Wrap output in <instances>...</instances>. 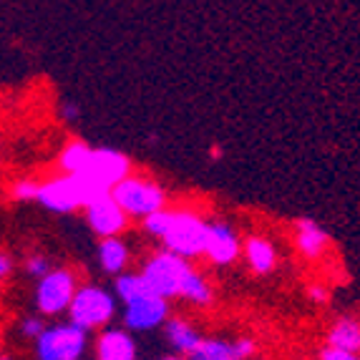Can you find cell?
<instances>
[{
	"instance_id": "obj_1",
	"label": "cell",
	"mask_w": 360,
	"mask_h": 360,
	"mask_svg": "<svg viewBox=\"0 0 360 360\" xmlns=\"http://www.w3.org/2000/svg\"><path fill=\"white\" fill-rule=\"evenodd\" d=\"M106 194L111 192L89 176H58V179L41 184L38 202L51 212H73L78 207L94 205L96 199L106 197Z\"/></svg>"
},
{
	"instance_id": "obj_2",
	"label": "cell",
	"mask_w": 360,
	"mask_h": 360,
	"mask_svg": "<svg viewBox=\"0 0 360 360\" xmlns=\"http://www.w3.org/2000/svg\"><path fill=\"white\" fill-rule=\"evenodd\" d=\"M111 199L127 212V217H144L146 219L156 212L167 210L164 189L144 176H129L121 184H116L111 189Z\"/></svg>"
},
{
	"instance_id": "obj_3",
	"label": "cell",
	"mask_w": 360,
	"mask_h": 360,
	"mask_svg": "<svg viewBox=\"0 0 360 360\" xmlns=\"http://www.w3.org/2000/svg\"><path fill=\"white\" fill-rule=\"evenodd\" d=\"M207 224L210 222H205L202 217L192 214V212H172V222L162 237L167 252L186 259V262L205 255Z\"/></svg>"
},
{
	"instance_id": "obj_4",
	"label": "cell",
	"mask_w": 360,
	"mask_h": 360,
	"mask_svg": "<svg viewBox=\"0 0 360 360\" xmlns=\"http://www.w3.org/2000/svg\"><path fill=\"white\" fill-rule=\"evenodd\" d=\"M189 272H192V264L164 250V252L154 255V257L144 264L141 277H144L146 288H149V292L154 295V297L169 300V297H179L181 285H184Z\"/></svg>"
},
{
	"instance_id": "obj_5",
	"label": "cell",
	"mask_w": 360,
	"mask_h": 360,
	"mask_svg": "<svg viewBox=\"0 0 360 360\" xmlns=\"http://www.w3.org/2000/svg\"><path fill=\"white\" fill-rule=\"evenodd\" d=\"M116 312V300L114 295L106 292L103 288L96 285H86V288H78L73 295V302L68 307V323L78 325L81 330H94V328H101L108 320L114 318Z\"/></svg>"
},
{
	"instance_id": "obj_6",
	"label": "cell",
	"mask_w": 360,
	"mask_h": 360,
	"mask_svg": "<svg viewBox=\"0 0 360 360\" xmlns=\"http://www.w3.org/2000/svg\"><path fill=\"white\" fill-rule=\"evenodd\" d=\"M86 340L89 335L78 325H53L36 340V355L38 360H78L86 350Z\"/></svg>"
},
{
	"instance_id": "obj_7",
	"label": "cell",
	"mask_w": 360,
	"mask_h": 360,
	"mask_svg": "<svg viewBox=\"0 0 360 360\" xmlns=\"http://www.w3.org/2000/svg\"><path fill=\"white\" fill-rule=\"evenodd\" d=\"M76 277L71 270H51L49 275L38 280L36 305L43 315H58L68 310L76 295Z\"/></svg>"
},
{
	"instance_id": "obj_8",
	"label": "cell",
	"mask_w": 360,
	"mask_h": 360,
	"mask_svg": "<svg viewBox=\"0 0 360 360\" xmlns=\"http://www.w3.org/2000/svg\"><path fill=\"white\" fill-rule=\"evenodd\" d=\"M84 176H89V179H94L96 184L111 192L116 184L131 176V159L116 149H94L89 172Z\"/></svg>"
},
{
	"instance_id": "obj_9",
	"label": "cell",
	"mask_w": 360,
	"mask_h": 360,
	"mask_svg": "<svg viewBox=\"0 0 360 360\" xmlns=\"http://www.w3.org/2000/svg\"><path fill=\"white\" fill-rule=\"evenodd\" d=\"M86 222H89V227L94 229L98 237L114 240L116 234H121L127 229L129 217H127V212L111 199V194H106V197L96 199L94 205L86 207Z\"/></svg>"
},
{
	"instance_id": "obj_10",
	"label": "cell",
	"mask_w": 360,
	"mask_h": 360,
	"mask_svg": "<svg viewBox=\"0 0 360 360\" xmlns=\"http://www.w3.org/2000/svg\"><path fill=\"white\" fill-rule=\"evenodd\" d=\"M205 255L214 264H232L240 257V237L227 222H210L207 224V242Z\"/></svg>"
},
{
	"instance_id": "obj_11",
	"label": "cell",
	"mask_w": 360,
	"mask_h": 360,
	"mask_svg": "<svg viewBox=\"0 0 360 360\" xmlns=\"http://www.w3.org/2000/svg\"><path fill=\"white\" fill-rule=\"evenodd\" d=\"M169 315V302L162 300V297H141V300L127 305V312H124V323H127L129 330H154L162 323H167Z\"/></svg>"
},
{
	"instance_id": "obj_12",
	"label": "cell",
	"mask_w": 360,
	"mask_h": 360,
	"mask_svg": "<svg viewBox=\"0 0 360 360\" xmlns=\"http://www.w3.org/2000/svg\"><path fill=\"white\" fill-rule=\"evenodd\" d=\"M295 245H297V250L307 259H318L328 250V245H330V237H328V232L315 219L302 217L295 224Z\"/></svg>"
},
{
	"instance_id": "obj_13",
	"label": "cell",
	"mask_w": 360,
	"mask_h": 360,
	"mask_svg": "<svg viewBox=\"0 0 360 360\" xmlns=\"http://www.w3.org/2000/svg\"><path fill=\"white\" fill-rule=\"evenodd\" d=\"M98 360H136V342L127 330H103L96 340Z\"/></svg>"
},
{
	"instance_id": "obj_14",
	"label": "cell",
	"mask_w": 360,
	"mask_h": 360,
	"mask_svg": "<svg viewBox=\"0 0 360 360\" xmlns=\"http://www.w3.org/2000/svg\"><path fill=\"white\" fill-rule=\"evenodd\" d=\"M245 259L255 275H270L277 264V250L267 237L252 234L245 242Z\"/></svg>"
},
{
	"instance_id": "obj_15",
	"label": "cell",
	"mask_w": 360,
	"mask_h": 360,
	"mask_svg": "<svg viewBox=\"0 0 360 360\" xmlns=\"http://www.w3.org/2000/svg\"><path fill=\"white\" fill-rule=\"evenodd\" d=\"M328 348L342 350V353H360V323L353 318H340L328 333Z\"/></svg>"
},
{
	"instance_id": "obj_16",
	"label": "cell",
	"mask_w": 360,
	"mask_h": 360,
	"mask_svg": "<svg viewBox=\"0 0 360 360\" xmlns=\"http://www.w3.org/2000/svg\"><path fill=\"white\" fill-rule=\"evenodd\" d=\"M98 264L108 275H124V267L129 264V247L119 237L114 240H101L98 245Z\"/></svg>"
},
{
	"instance_id": "obj_17",
	"label": "cell",
	"mask_w": 360,
	"mask_h": 360,
	"mask_svg": "<svg viewBox=\"0 0 360 360\" xmlns=\"http://www.w3.org/2000/svg\"><path fill=\"white\" fill-rule=\"evenodd\" d=\"M91 156H94V149L84 141H71L66 144V149L60 151L58 162L60 169L66 172V176H84L89 172Z\"/></svg>"
},
{
	"instance_id": "obj_18",
	"label": "cell",
	"mask_w": 360,
	"mask_h": 360,
	"mask_svg": "<svg viewBox=\"0 0 360 360\" xmlns=\"http://www.w3.org/2000/svg\"><path fill=\"white\" fill-rule=\"evenodd\" d=\"M167 338H169V342L184 355H192L194 350L202 345V340H205V338L199 335L189 323H184V320H167Z\"/></svg>"
},
{
	"instance_id": "obj_19",
	"label": "cell",
	"mask_w": 360,
	"mask_h": 360,
	"mask_svg": "<svg viewBox=\"0 0 360 360\" xmlns=\"http://www.w3.org/2000/svg\"><path fill=\"white\" fill-rule=\"evenodd\" d=\"M179 297L186 302H192V305H210L212 302V288L197 270H192L189 275H186L184 285H181Z\"/></svg>"
},
{
	"instance_id": "obj_20",
	"label": "cell",
	"mask_w": 360,
	"mask_h": 360,
	"mask_svg": "<svg viewBox=\"0 0 360 360\" xmlns=\"http://www.w3.org/2000/svg\"><path fill=\"white\" fill-rule=\"evenodd\" d=\"M116 295H119L121 300L131 305V302L141 300V297H149V288H146L144 277L141 275H134V272H124L121 277H116Z\"/></svg>"
},
{
	"instance_id": "obj_21",
	"label": "cell",
	"mask_w": 360,
	"mask_h": 360,
	"mask_svg": "<svg viewBox=\"0 0 360 360\" xmlns=\"http://www.w3.org/2000/svg\"><path fill=\"white\" fill-rule=\"evenodd\" d=\"M189 360H234L232 358V342L202 340V345L189 355Z\"/></svg>"
},
{
	"instance_id": "obj_22",
	"label": "cell",
	"mask_w": 360,
	"mask_h": 360,
	"mask_svg": "<svg viewBox=\"0 0 360 360\" xmlns=\"http://www.w3.org/2000/svg\"><path fill=\"white\" fill-rule=\"evenodd\" d=\"M172 212H174V210H162V212H156V214L146 217L144 229L149 234H154V237H159V240H162L164 232L169 229V222H172Z\"/></svg>"
},
{
	"instance_id": "obj_23",
	"label": "cell",
	"mask_w": 360,
	"mask_h": 360,
	"mask_svg": "<svg viewBox=\"0 0 360 360\" xmlns=\"http://www.w3.org/2000/svg\"><path fill=\"white\" fill-rule=\"evenodd\" d=\"M41 194V184L33 179H20L18 184L13 186V197L20 199V202H30V199H38Z\"/></svg>"
},
{
	"instance_id": "obj_24",
	"label": "cell",
	"mask_w": 360,
	"mask_h": 360,
	"mask_svg": "<svg viewBox=\"0 0 360 360\" xmlns=\"http://www.w3.org/2000/svg\"><path fill=\"white\" fill-rule=\"evenodd\" d=\"M25 272H28L30 277H38V280H43V277L51 272V264L46 257H41V255H33V257L25 259Z\"/></svg>"
},
{
	"instance_id": "obj_25",
	"label": "cell",
	"mask_w": 360,
	"mask_h": 360,
	"mask_svg": "<svg viewBox=\"0 0 360 360\" xmlns=\"http://www.w3.org/2000/svg\"><path fill=\"white\" fill-rule=\"evenodd\" d=\"M255 355V340L252 338H240L237 342H232V358L234 360H247Z\"/></svg>"
},
{
	"instance_id": "obj_26",
	"label": "cell",
	"mask_w": 360,
	"mask_h": 360,
	"mask_svg": "<svg viewBox=\"0 0 360 360\" xmlns=\"http://www.w3.org/2000/svg\"><path fill=\"white\" fill-rule=\"evenodd\" d=\"M20 333H23L25 338H33V340H38V338L46 333V325H43L41 318H25L23 323H20Z\"/></svg>"
},
{
	"instance_id": "obj_27",
	"label": "cell",
	"mask_w": 360,
	"mask_h": 360,
	"mask_svg": "<svg viewBox=\"0 0 360 360\" xmlns=\"http://www.w3.org/2000/svg\"><path fill=\"white\" fill-rule=\"evenodd\" d=\"M320 360H360L358 355H350V353H342V350H333V348H325L320 353Z\"/></svg>"
},
{
	"instance_id": "obj_28",
	"label": "cell",
	"mask_w": 360,
	"mask_h": 360,
	"mask_svg": "<svg viewBox=\"0 0 360 360\" xmlns=\"http://www.w3.org/2000/svg\"><path fill=\"white\" fill-rule=\"evenodd\" d=\"M307 295H310L312 302H325V300H328V290H325L323 285H310V288H307Z\"/></svg>"
},
{
	"instance_id": "obj_29",
	"label": "cell",
	"mask_w": 360,
	"mask_h": 360,
	"mask_svg": "<svg viewBox=\"0 0 360 360\" xmlns=\"http://www.w3.org/2000/svg\"><path fill=\"white\" fill-rule=\"evenodd\" d=\"M11 270H13L11 257H8V255L0 252V283H3V280H6V277L11 275Z\"/></svg>"
},
{
	"instance_id": "obj_30",
	"label": "cell",
	"mask_w": 360,
	"mask_h": 360,
	"mask_svg": "<svg viewBox=\"0 0 360 360\" xmlns=\"http://www.w3.org/2000/svg\"><path fill=\"white\" fill-rule=\"evenodd\" d=\"M60 114H63V119H66V121H73L78 116V106H73V103H66V106L60 108Z\"/></svg>"
},
{
	"instance_id": "obj_31",
	"label": "cell",
	"mask_w": 360,
	"mask_h": 360,
	"mask_svg": "<svg viewBox=\"0 0 360 360\" xmlns=\"http://www.w3.org/2000/svg\"><path fill=\"white\" fill-rule=\"evenodd\" d=\"M162 360H184V358H176V355H169V358H162Z\"/></svg>"
},
{
	"instance_id": "obj_32",
	"label": "cell",
	"mask_w": 360,
	"mask_h": 360,
	"mask_svg": "<svg viewBox=\"0 0 360 360\" xmlns=\"http://www.w3.org/2000/svg\"><path fill=\"white\" fill-rule=\"evenodd\" d=\"M0 360H11V358H8V355H0Z\"/></svg>"
}]
</instances>
